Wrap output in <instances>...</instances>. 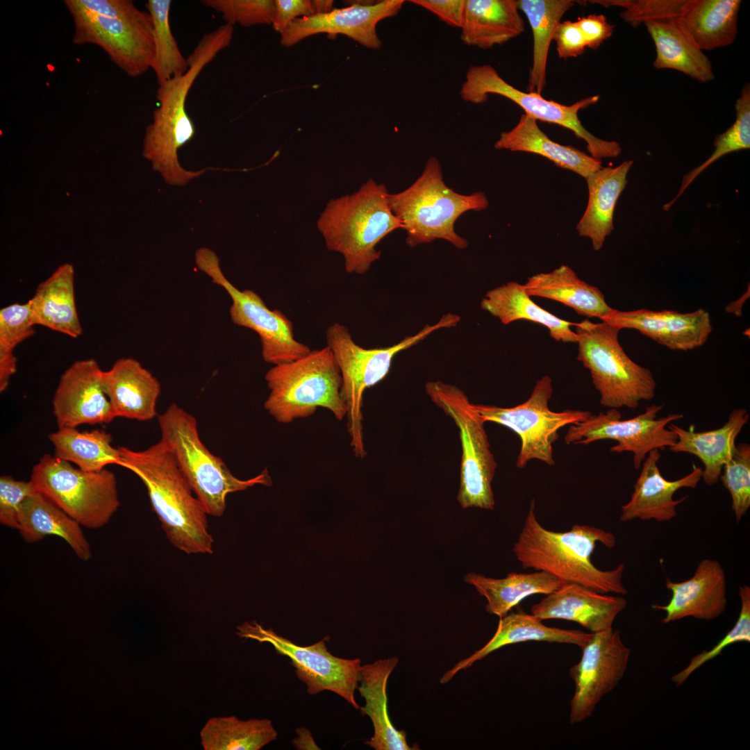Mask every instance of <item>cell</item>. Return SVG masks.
Here are the masks:
<instances>
[{"label": "cell", "instance_id": "1", "mask_svg": "<svg viewBox=\"0 0 750 750\" xmlns=\"http://www.w3.org/2000/svg\"><path fill=\"white\" fill-rule=\"evenodd\" d=\"M535 509L533 499L513 547L515 556L524 569L544 571L565 583H577L601 594H627L622 581L624 563L605 571L595 567L591 560L597 542L608 549L615 546L613 533L579 524L565 532L549 531L538 521Z\"/></svg>", "mask_w": 750, "mask_h": 750}, {"label": "cell", "instance_id": "2", "mask_svg": "<svg viewBox=\"0 0 750 750\" xmlns=\"http://www.w3.org/2000/svg\"><path fill=\"white\" fill-rule=\"evenodd\" d=\"M119 450L120 465L144 483L152 509L172 545L188 554L212 553L214 539L208 514L166 446L160 440L142 451L125 447Z\"/></svg>", "mask_w": 750, "mask_h": 750}, {"label": "cell", "instance_id": "3", "mask_svg": "<svg viewBox=\"0 0 750 750\" xmlns=\"http://www.w3.org/2000/svg\"><path fill=\"white\" fill-rule=\"evenodd\" d=\"M384 184L372 178L351 194L331 199L317 222L330 251L340 253L349 274H363L379 259L377 244L402 224L389 205Z\"/></svg>", "mask_w": 750, "mask_h": 750}, {"label": "cell", "instance_id": "4", "mask_svg": "<svg viewBox=\"0 0 750 750\" xmlns=\"http://www.w3.org/2000/svg\"><path fill=\"white\" fill-rule=\"evenodd\" d=\"M233 26L226 23L205 34L188 57L189 68L183 75L158 85V106L147 129L142 155L152 163L153 170L167 178L181 175L178 150L195 135L194 124L186 110L188 94L196 78L232 40Z\"/></svg>", "mask_w": 750, "mask_h": 750}, {"label": "cell", "instance_id": "5", "mask_svg": "<svg viewBox=\"0 0 750 750\" xmlns=\"http://www.w3.org/2000/svg\"><path fill=\"white\" fill-rule=\"evenodd\" d=\"M388 199L406 232V242L412 248L442 239L457 249H465L468 242L456 232V220L465 212L483 210L489 205L483 192L462 194L448 187L435 157L428 158L422 174L410 186L398 193H388Z\"/></svg>", "mask_w": 750, "mask_h": 750}, {"label": "cell", "instance_id": "6", "mask_svg": "<svg viewBox=\"0 0 750 750\" xmlns=\"http://www.w3.org/2000/svg\"><path fill=\"white\" fill-rule=\"evenodd\" d=\"M460 321L458 315L447 313L435 324H426L416 334L395 344L374 349L363 348L356 343L343 324L335 322L327 328L326 346L331 350L340 372V394L347 410V431L356 457L363 458L367 454L362 411L364 392L384 379L397 354L416 345L434 331L456 327Z\"/></svg>", "mask_w": 750, "mask_h": 750}, {"label": "cell", "instance_id": "7", "mask_svg": "<svg viewBox=\"0 0 750 750\" xmlns=\"http://www.w3.org/2000/svg\"><path fill=\"white\" fill-rule=\"evenodd\" d=\"M158 424L160 441L172 453L208 515L222 516L231 493L255 485H272L267 469L249 479L234 476L222 458L212 454L201 442L195 417L177 404L170 405L159 415Z\"/></svg>", "mask_w": 750, "mask_h": 750}, {"label": "cell", "instance_id": "8", "mask_svg": "<svg viewBox=\"0 0 750 750\" xmlns=\"http://www.w3.org/2000/svg\"><path fill=\"white\" fill-rule=\"evenodd\" d=\"M265 379L269 393L264 408L278 423L307 418L318 408L328 410L339 421L347 417L340 372L328 346L273 365Z\"/></svg>", "mask_w": 750, "mask_h": 750}, {"label": "cell", "instance_id": "9", "mask_svg": "<svg viewBox=\"0 0 750 750\" xmlns=\"http://www.w3.org/2000/svg\"><path fill=\"white\" fill-rule=\"evenodd\" d=\"M575 325L577 359L589 370L602 406L635 409L655 397L657 383L651 372L625 353L618 340L619 328L588 319Z\"/></svg>", "mask_w": 750, "mask_h": 750}, {"label": "cell", "instance_id": "10", "mask_svg": "<svg viewBox=\"0 0 750 750\" xmlns=\"http://www.w3.org/2000/svg\"><path fill=\"white\" fill-rule=\"evenodd\" d=\"M30 481L36 492L90 529L106 525L120 505L115 475L106 468L87 472L44 454L33 467Z\"/></svg>", "mask_w": 750, "mask_h": 750}, {"label": "cell", "instance_id": "11", "mask_svg": "<svg viewBox=\"0 0 750 750\" xmlns=\"http://www.w3.org/2000/svg\"><path fill=\"white\" fill-rule=\"evenodd\" d=\"M431 401L448 415L458 428L462 445L458 501L463 508L493 510L492 482L497 467L490 449L485 422L457 386L440 381L426 384Z\"/></svg>", "mask_w": 750, "mask_h": 750}, {"label": "cell", "instance_id": "12", "mask_svg": "<svg viewBox=\"0 0 750 750\" xmlns=\"http://www.w3.org/2000/svg\"><path fill=\"white\" fill-rule=\"evenodd\" d=\"M553 394L552 379L546 375L538 380L530 397L510 408L473 404V408L485 422H494L515 432L521 440L516 466L522 469L528 461L538 460L555 465L553 444L559 438L558 431L565 426L583 422L592 413L588 410L549 409Z\"/></svg>", "mask_w": 750, "mask_h": 750}, {"label": "cell", "instance_id": "13", "mask_svg": "<svg viewBox=\"0 0 750 750\" xmlns=\"http://www.w3.org/2000/svg\"><path fill=\"white\" fill-rule=\"evenodd\" d=\"M460 94L464 101L474 104L485 103L489 94L508 99L520 106L524 114L537 121L555 124L572 131L587 143L588 152L596 159L615 158L621 153L618 142L596 137L585 128L579 119V111L595 104L599 99V95L585 97L569 106L564 105L547 100L540 94L519 90L505 81L489 64L469 67Z\"/></svg>", "mask_w": 750, "mask_h": 750}, {"label": "cell", "instance_id": "14", "mask_svg": "<svg viewBox=\"0 0 750 750\" xmlns=\"http://www.w3.org/2000/svg\"><path fill=\"white\" fill-rule=\"evenodd\" d=\"M195 262L199 270L207 274L213 283L222 287L231 297L229 312L233 323L258 335L265 362L273 365L289 362L311 351L295 339L293 324L282 312L269 309L256 292L250 289L240 290L227 279L213 251L206 247L199 249Z\"/></svg>", "mask_w": 750, "mask_h": 750}, {"label": "cell", "instance_id": "15", "mask_svg": "<svg viewBox=\"0 0 750 750\" xmlns=\"http://www.w3.org/2000/svg\"><path fill=\"white\" fill-rule=\"evenodd\" d=\"M236 634L241 638L269 643L278 654L290 658L297 676L306 684L308 694L331 691L344 699L355 709H359L355 692L358 685L361 660L342 658L331 654L326 645L328 637L311 645L300 646L278 635L272 628H265L256 621L238 626Z\"/></svg>", "mask_w": 750, "mask_h": 750}, {"label": "cell", "instance_id": "16", "mask_svg": "<svg viewBox=\"0 0 750 750\" xmlns=\"http://www.w3.org/2000/svg\"><path fill=\"white\" fill-rule=\"evenodd\" d=\"M663 407L664 404L646 406L644 412L624 420L615 408L592 414L585 421L570 425L565 442L567 444L588 445L598 440H615L617 443L610 451L632 452L634 468L639 469L651 451L669 448L677 440L676 435L666 427L683 416L672 413L657 418Z\"/></svg>", "mask_w": 750, "mask_h": 750}, {"label": "cell", "instance_id": "17", "mask_svg": "<svg viewBox=\"0 0 750 750\" xmlns=\"http://www.w3.org/2000/svg\"><path fill=\"white\" fill-rule=\"evenodd\" d=\"M74 25L72 42L101 47L126 75L138 77L152 69L155 59L153 25L148 11L112 19L67 9Z\"/></svg>", "mask_w": 750, "mask_h": 750}, {"label": "cell", "instance_id": "18", "mask_svg": "<svg viewBox=\"0 0 750 750\" xmlns=\"http://www.w3.org/2000/svg\"><path fill=\"white\" fill-rule=\"evenodd\" d=\"M582 650L580 661L569 670L575 684L570 701L569 722L572 724L590 717L602 697L618 685L631 655L620 631L612 627L593 633Z\"/></svg>", "mask_w": 750, "mask_h": 750}, {"label": "cell", "instance_id": "19", "mask_svg": "<svg viewBox=\"0 0 750 750\" xmlns=\"http://www.w3.org/2000/svg\"><path fill=\"white\" fill-rule=\"evenodd\" d=\"M404 3V0L368 3L354 1L347 7L333 8L327 13L299 17L280 34V42L283 46L290 47L313 35L342 34L366 48L378 49L382 42L376 32L378 23L397 15Z\"/></svg>", "mask_w": 750, "mask_h": 750}, {"label": "cell", "instance_id": "20", "mask_svg": "<svg viewBox=\"0 0 750 750\" xmlns=\"http://www.w3.org/2000/svg\"><path fill=\"white\" fill-rule=\"evenodd\" d=\"M94 359L75 361L62 374L52 400L58 428L108 424L115 417Z\"/></svg>", "mask_w": 750, "mask_h": 750}, {"label": "cell", "instance_id": "21", "mask_svg": "<svg viewBox=\"0 0 750 750\" xmlns=\"http://www.w3.org/2000/svg\"><path fill=\"white\" fill-rule=\"evenodd\" d=\"M601 320L620 330H637L672 350L688 351L702 346L712 329L710 314L702 308L688 313L668 310L614 309Z\"/></svg>", "mask_w": 750, "mask_h": 750}, {"label": "cell", "instance_id": "22", "mask_svg": "<svg viewBox=\"0 0 750 750\" xmlns=\"http://www.w3.org/2000/svg\"><path fill=\"white\" fill-rule=\"evenodd\" d=\"M666 587L672 592L668 603L652 606L653 609L665 612L662 624L686 617L710 621L722 615L726 609V575L716 560L703 559L691 578L681 582L667 578Z\"/></svg>", "mask_w": 750, "mask_h": 750}, {"label": "cell", "instance_id": "23", "mask_svg": "<svg viewBox=\"0 0 750 750\" xmlns=\"http://www.w3.org/2000/svg\"><path fill=\"white\" fill-rule=\"evenodd\" d=\"M660 457L659 449L652 450L647 456L630 500L621 508L622 522L636 519L660 522L672 520L677 515V506L687 498L675 500V492L683 488L694 489L701 480L703 469L697 467L681 478L667 480L658 467Z\"/></svg>", "mask_w": 750, "mask_h": 750}, {"label": "cell", "instance_id": "24", "mask_svg": "<svg viewBox=\"0 0 750 750\" xmlns=\"http://www.w3.org/2000/svg\"><path fill=\"white\" fill-rule=\"evenodd\" d=\"M626 605L622 595H606L577 583H565L533 605L531 612L541 620L575 622L595 633L612 628L617 616Z\"/></svg>", "mask_w": 750, "mask_h": 750}, {"label": "cell", "instance_id": "25", "mask_svg": "<svg viewBox=\"0 0 750 750\" xmlns=\"http://www.w3.org/2000/svg\"><path fill=\"white\" fill-rule=\"evenodd\" d=\"M102 381L115 418L148 421L156 416L160 384L137 360H117L103 372Z\"/></svg>", "mask_w": 750, "mask_h": 750}, {"label": "cell", "instance_id": "26", "mask_svg": "<svg viewBox=\"0 0 750 750\" xmlns=\"http://www.w3.org/2000/svg\"><path fill=\"white\" fill-rule=\"evenodd\" d=\"M398 662L397 657L378 659L361 665L360 669L357 690L365 703L359 710L369 717L374 727L373 736L365 744L375 750L419 749L408 744L406 731L397 729L389 716L387 685Z\"/></svg>", "mask_w": 750, "mask_h": 750}, {"label": "cell", "instance_id": "27", "mask_svg": "<svg viewBox=\"0 0 750 750\" xmlns=\"http://www.w3.org/2000/svg\"><path fill=\"white\" fill-rule=\"evenodd\" d=\"M593 636L592 633L579 630L562 629L544 625L533 615L524 612L506 614L499 619L493 637L480 649L459 661L440 678V683H448L460 670L471 667L493 651L506 645L538 641L575 644L581 649Z\"/></svg>", "mask_w": 750, "mask_h": 750}, {"label": "cell", "instance_id": "28", "mask_svg": "<svg viewBox=\"0 0 750 750\" xmlns=\"http://www.w3.org/2000/svg\"><path fill=\"white\" fill-rule=\"evenodd\" d=\"M749 417L747 409L736 408L731 412L722 427L703 432H695L693 425L686 430L670 424L668 428L676 435L677 440L669 449L674 453H688L698 457L704 466L701 479L707 485H715L723 466L731 458L736 438Z\"/></svg>", "mask_w": 750, "mask_h": 750}, {"label": "cell", "instance_id": "29", "mask_svg": "<svg viewBox=\"0 0 750 750\" xmlns=\"http://www.w3.org/2000/svg\"><path fill=\"white\" fill-rule=\"evenodd\" d=\"M460 39L468 46L491 49L519 36L524 22L515 0H465Z\"/></svg>", "mask_w": 750, "mask_h": 750}, {"label": "cell", "instance_id": "30", "mask_svg": "<svg viewBox=\"0 0 750 750\" xmlns=\"http://www.w3.org/2000/svg\"><path fill=\"white\" fill-rule=\"evenodd\" d=\"M633 162L625 160L615 167H601L585 178L588 202L576 230L580 236L591 240L595 251L601 249L606 238L614 229L615 206L627 184V174Z\"/></svg>", "mask_w": 750, "mask_h": 750}, {"label": "cell", "instance_id": "31", "mask_svg": "<svg viewBox=\"0 0 750 750\" xmlns=\"http://www.w3.org/2000/svg\"><path fill=\"white\" fill-rule=\"evenodd\" d=\"M74 268L60 266L36 288L28 301L34 325L76 338L82 333L74 296Z\"/></svg>", "mask_w": 750, "mask_h": 750}, {"label": "cell", "instance_id": "32", "mask_svg": "<svg viewBox=\"0 0 750 750\" xmlns=\"http://www.w3.org/2000/svg\"><path fill=\"white\" fill-rule=\"evenodd\" d=\"M17 530L27 543L38 542L47 536H57L67 542L79 559L88 561L92 558L90 544L81 526L38 492L22 504Z\"/></svg>", "mask_w": 750, "mask_h": 750}, {"label": "cell", "instance_id": "33", "mask_svg": "<svg viewBox=\"0 0 750 750\" xmlns=\"http://www.w3.org/2000/svg\"><path fill=\"white\" fill-rule=\"evenodd\" d=\"M740 0H688L676 19L681 29L703 51L731 45L738 33Z\"/></svg>", "mask_w": 750, "mask_h": 750}, {"label": "cell", "instance_id": "34", "mask_svg": "<svg viewBox=\"0 0 750 750\" xmlns=\"http://www.w3.org/2000/svg\"><path fill=\"white\" fill-rule=\"evenodd\" d=\"M494 148L542 156L585 178L602 167L601 160L575 147L551 140L539 128L537 120L526 114L521 116L514 128L501 133Z\"/></svg>", "mask_w": 750, "mask_h": 750}, {"label": "cell", "instance_id": "35", "mask_svg": "<svg viewBox=\"0 0 750 750\" xmlns=\"http://www.w3.org/2000/svg\"><path fill=\"white\" fill-rule=\"evenodd\" d=\"M524 287L530 297L560 302L587 317L602 319L614 310L606 302L598 288L580 279L567 265L529 277Z\"/></svg>", "mask_w": 750, "mask_h": 750}, {"label": "cell", "instance_id": "36", "mask_svg": "<svg viewBox=\"0 0 750 750\" xmlns=\"http://www.w3.org/2000/svg\"><path fill=\"white\" fill-rule=\"evenodd\" d=\"M644 25L655 44V68L676 70L701 83L715 78L708 58L681 29L676 19L648 21Z\"/></svg>", "mask_w": 750, "mask_h": 750}, {"label": "cell", "instance_id": "37", "mask_svg": "<svg viewBox=\"0 0 750 750\" xmlns=\"http://www.w3.org/2000/svg\"><path fill=\"white\" fill-rule=\"evenodd\" d=\"M481 307L503 324L527 320L547 328L550 336L556 341L577 342L576 333L571 328L575 324L539 306L526 293L524 285L517 282H509L489 290L481 300Z\"/></svg>", "mask_w": 750, "mask_h": 750}, {"label": "cell", "instance_id": "38", "mask_svg": "<svg viewBox=\"0 0 750 750\" xmlns=\"http://www.w3.org/2000/svg\"><path fill=\"white\" fill-rule=\"evenodd\" d=\"M465 581L473 585L487 600L485 609L499 618L505 616L525 598L536 594H549L565 582L544 571L532 573L508 574L505 578H493L469 573Z\"/></svg>", "mask_w": 750, "mask_h": 750}, {"label": "cell", "instance_id": "39", "mask_svg": "<svg viewBox=\"0 0 750 750\" xmlns=\"http://www.w3.org/2000/svg\"><path fill=\"white\" fill-rule=\"evenodd\" d=\"M574 0H518L519 10L528 19L532 29L533 62L529 73L527 92L542 94L546 85L549 49L556 26Z\"/></svg>", "mask_w": 750, "mask_h": 750}, {"label": "cell", "instance_id": "40", "mask_svg": "<svg viewBox=\"0 0 750 750\" xmlns=\"http://www.w3.org/2000/svg\"><path fill=\"white\" fill-rule=\"evenodd\" d=\"M49 439L55 456L87 472H99L109 465L121 464L119 448L112 445V435L104 430L80 431L75 427L58 428Z\"/></svg>", "mask_w": 750, "mask_h": 750}, {"label": "cell", "instance_id": "41", "mask_svg": "<svg viewBox=\"0 0 750 750\" xmlns=\"http://www.w3.org/2000/svg\"><path fill=\"white\" fill-rule=\"evenodd\" d=\"M199 736L204 750H260L276 740L278 732L269 719L225 716L208 719Z\"/></svg>", "mask_w": 750, "mask_h": 750}, {"label": "cell", "instance_id": "42", "mask_svg": "<svg viewBox=\"0 0 750 750\" xmlns=\"http://www.w3.org/2000/svg\"><path fill=\"white\" fill-rule=\"evenodd\" d=\"M171 0H149L146 8L153 25L155 59L152 67L158 85L188 69L187 58L181 53L169 24Z\"/></svg>", "mask_w": 750, "mask_h": 750}, {"label": "cell", "instance_id": "43", "mask_svg": "<svg viewBox=\"0 0 750 750\" xmlns=\"http://www.w3.org/2000/svg\"><path fill=\"white\" fill-rule=\"evenodd\" d=\"M735 121L724 133L718 135L714 140L715 151L701 165L685 174L683 178L677 195L663 208L667 210L682 195L689 185L697 176L712 163L721 157L739 150L750 148V86L747 83L742 88L741 94L736 100Z\"/></svg>", "mask_w": 750, "mask_h": 750}, {"label": "cell", "instance_id": "44", "mask_svg": "<svg viewBox=\"0 0 750 750\" xmlns=\"http://www.w3.org/2000/svg\"><path fill=\"white\" fill-rule=\"evenodd\" d=\"M28 302L13 303L0 310V392L8 388L17 370L15 347L35 333Z\"/></svg>", "mask_w": 750, "mask_h": 750}, {"label": "cell", "instance_id": "45", "mask_svg": "<svg viewBox=\"0 0 750 750\" xmlns=\"http://www.w3.org/2000/svg\"><path fill=\"white\" fill-rule=\"evenodd\" d=\"M719 478L728 491L732 510L739 523L750 508V445L740 443L723 466Z\"/></svg>", "mask_w": 750, "mask_h": 750}, {"label": "cell", "instance_id": "46", "mask_svg": "<svg viewBox=\"0 0 750 750\" xmlns=\"http://www.w3.org/2000/svg\"><path fill=\"white\" fill-rule=\"evenodd\" d=\"M738 593L741 607L735 625L712 648L693 656L684 669L672 676L671 680L676 686L682 685L706 662L720 655L728 646L737 642H750V587L740 586Z\"/></svg>", "mask_w": 750, "mask_h": 750}, {"label": "cell", "instance_id": "47", "mask_svg": "<svg viewBox=\"0 0 750 750\" xmlns=\"http://www.w3.org/2000/svg\"><path fill=\"white\" fill-rule=\"evenodd\" d=\"M605 8L620 7L621 18L633 27L648 21L676 19L683 13L688 0H590Z\"/></svg>", "mask_w": 750, "mask_h": 750}, {"label": "cell", "instance_id": "48", "mask_svg": "<svg viewBox=\"0 0 750 750\" xmlns=\"http://www.w3.org/2000/svg\"><path fill=\"white\" fill-rule=\"evenodd\" d=\"M201 3L222 14L226 23L245 27L272 24L274 0H203Z\"/></svg>", "mask_w": 750, "mask_h": 750}, {"label": "cell", "instance_id": "49", "mask_svg": "<svg viewBox=\"0 0 750 750\" xmlns=\"http://www.w3.org/2000/svg\"><path fill=\"white\" fill-rule=\"evenodd\" d=\"M36 492L33 483L9 475L0 477V523L18 529L19 512L25 500Z\"/></svg>", "mask_w": 750, "mask_h": 750}, {"label": "cell", "instance_id": "50", "mask_svg": "<svg viewBox=\"0 0 750 750\" xmlns=\"http://www.w3.org/2000/svg\"><path fill=\"white\" fill-rule=\"evenodd\" d=\"M67 9L72 8L99 16L124 19L141 12L131 0H64Z\"/></svg>", "mask_w": 750, "mask_h": 750}, {"label": "cell", "instance_id": "51", "mask_svg": "<svg viewBox=\"0 0 750 750\" xmlns=\"http://www.w3.org/2000/svg\"><path fill=\"white\" fill-rule=\"evenodd\" d=\"M553 40L556 42L558 57L576 58L583 54L586 47L585 40L576 22H560L556 27Z\"/></svg>", "mask_w": 750, "mask_h": 750}, {"label": "cell", "instance_id": "52", "mask_svg": "<svg viewBox=\"0 0 750 750\" xmlns=\"http://www.w3.org/2000/svg\"><path fill=\"white\" fill-rule=\"evenodd\" d=\"M275 10L272 26L280 34L294 20L315 15L312 1L310 0H274Z\"/></svg>", "mask_w": 750, "mask_h": 750}, {"label": "cell", "instance_id": "53", "mask_svg": "<svg viewBox=\"0 0 750 750\" xmlns=\"http://www.w3.org/2000/svg\"><path fill=\"white\" fill-rule=\"evenodd\" d=\"M585 40L586 47L594 50L611 37L614 26L607 22L603 15L591 14L576 21Z\"/></svg>", "mask_w": 750, "mask_h": 750}, {"label": "cell", "instance_id": "54", "mask_svg": "<svg viewBox=\"0 0 750 750\" xmlns=\"http://www.w3.org/2000/svg\"><path fill=\"white\" fill-rule=\"evenodd\" d=\"M465 0H411L436 15L449 26L460 28Z\"/></svg>", "mask_w": 750, "mask_h": 750}, {"label": "cell", "instance_id": "55", "mask_svg": "<svg viewBox=\"0 0 750 750\" xmlns=\"http://www.w3.org/2000/svg\"><path fill=\"white\" fill-rule=\"evenodd\" d=\"M297 736L292 740L294 747L298 750L320 749L316 744L311 732L306 728L296 729Z\"/></svg>", "mask_w": 750, "mask_h": 750}, {"label": "cell", "instance_id": "56", "mask_svg": "<svg viewBox=\"0 0 750 750\" xmlns=\"http://www.w3.org/2000/svg\"><path fill=\"white\" fill-rule=\"evenodd\" d=\"M315 14H324L331 12L333 8V1L331 0H315L312 1Z\"/></svg>", "mask_w": 750, "mask_h": 750}]
</instances>
